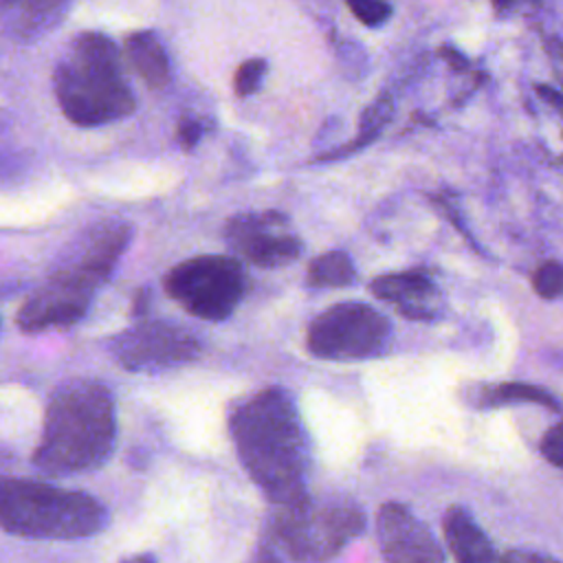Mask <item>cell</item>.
Instances as JSON below:
<instances>
[{
  "mask_svg": "<svg viewBox=\"0 0 563 563\" xmlns=\"http://www.w3.org/2000/svg\"><path fill=\"white\" fill-rule=\"evenodd\" d=\"M95 290L73 279L51 275L44 288L33 292L18 310L22 332H44L77 323L90 308Z\"/></svg>",
  "mask_w": 563,
  "mask_h": 563,
  "instance_id": "obj_12",
  "label": "cell"
},
{
  "mask_svg": "<svg viewBox=\"0 0 563 563\" xmlns=\"http://www.w3.org/2000/svg\"><path fill=\"white\" fill-rule=\"evenodd\" d=\"M264 59H246L244 64H240L235 77H233V86H235V92L240 97L244 95H251L260 88V81L264 77Z\"/></svg>",
  "mask_w": 563,
  "mask_h": 563,
  "instance_id": "obj_20",
  "label": "cell"
},
{
  "mask_svg": "<svg viewBox=\"0 0 563 563\" xmlns=\"http://www.w3.org/2000/svg\"><path fill=\"white\" fill-rule=\"evenodd\" d=\"M345 2L354 11V15L369 26H378L389 15V7L380 0H345Z\"/></svg>",
  "mask_w": 563,
  "mask_h": 563,
  "instance_id": "obj_21",
  "label": "cell"
},
{
  "mask_svg": "<svg viewBox=\"0 0 563 563\" xmlns=\"http://www.w3.org/2000/svg\"><path fill=\"white\" fill-rule=\"evenodd\" d=\"M108 523L103 504L81 490L0 477V530L26 537L70 541L101 532Z\"/></svg>",
  "mask_w": 563,
  "mask_h": 563,
  "instance_id": "obj_4",
  "label": "cell"
},
{
  "mask_svg": "<svg viewBox=\"0 0 563 563\" xmlns=\"http://www.w3.org/2000/svg\"><path fill=\"white\" fill-rule=\"evenodd\" d=\"M365 530L363 508L343 497H310L275 506L262 537L284 563H328Z\"/></svg>",
  "mask_w": 563,
  "mask_h": 563,
  "instance_id": "obj_5",
  "label": "cell"
},
{
  "mask_svg": "<svg viewBox=\"0 0 563 563\" xmlns=\"http://www.w3.org/2000/svg\"><path fill=\"white\" fill-rule=\"evenodd\" d=\"M519 402H530V405H541L552 411H561L559 398L548 391L545 387L530 385V383H499V385H477L473 387V405L477 409H490V407H504V405H519Z\"/></svg>",
  "mask_w": 563,
  "mask_h": 563,
  "instance_id": "obj_16",
  "label": "cell"
},
{
  "mask_svg": "<svg viewBox=\"0 0 563 563\" xmlns=\"http://www.w3.org/2000/svg\"><path fill=\"white\" fill-rule=\"evenodd\" d=\"M374 297L396 306L409 321H435L444 312V299L438 284L424 271L385 273L369 282Z\"/></svg>",
  "mask_w": 563,
  "mask_h": 563,
  "instance_id": "obj_13",
  "label": "cell"
},
{
  "mask_svg": "<svg viewBox=\"0 0 563 563\" xmlns=\"http://www.w3.org/2000/svg\"><path fill=\"white\" fill-rule=\"evenodd\" d=\"M249 563H284L279 552L271 545V541H266L264 537H260L257 545L253 548V554L249 559Z\"/></svg>",
  "mask_w": 563,
  "mask_h": 563,
  "instance_id": "obj_23",
  "label": "cell"
},
{
  "mask_svg": "<svg viewBox=\"0 0 563 563\" xmlns=\"http://www.w3.org/2000/svg\"><path fill=\"white\" fill-rule=\"evenodd\" d=\"M391 323L363 301H341L310 321L306 345L310 354L328 361H365L385 354Z\"/></svg>",
  "mask_w": 563,
  "mask_h": 563,
  "instance_id": "obj_7",
  "label": "cell"
},
{
  "mask_svg": "<svg viewBox=\"0 0 563 563\" xmlns=\"http://www.w3.org/2000/svg\"><path fill=\"white\" fill-rule=\"evenodd\" d=\"M130 235L132 231L125 222L95 224L62 253L51 275L99 290L114 273L130 244Z\"/></svg>",
  "mask_w": 563,
  "mask_h": 563,
  "instance_id": "obj_9",
  "label": "cell"
},
{
  "mask_svg": "<svg viewBox=\"0 0 563 563\" xmlns=\"http://www.w3.org/2000/svg\"><path fill=\"white\" fill-rule=\"evenodd\" d=\"M198 123H194V121H183L180 123V128H178V139H180V143L185 145V147H191L194 143H196V139H198Z\"/></svg>",
  "mask_w": 563,
  "mask_h": 563,
  "instance_id": "obj_25",
  "label": "cell"
},
{
  "mask_svg": "<svg viewBox=\"0 0 563 563\" xmlns=\"http://www.w3.org/2000/svg\"><path fill=\"white\" fill-rule=\"evenodd\" d=\"M163 288L189 314L224 321L244 299L249 279L240 260L231 255H198L169 268Z\"/></svg>",
  "mask_w": 563,
  "mask_h": 563,
  "instance_id": "obj_6",
  "label": "cell"
},
{
  "mask_svg": "<svg viewBox=\"0 0 563 563\" xmlns=\"http://www.w3.org/2000/svg\"><path fill=\"white\" fill-rule=\"evenodd\" d=\"M147 306H150V288H143V290H139L136 297H134L132 314H134V317H145Z\"/></svg>",
  "mask_w": 563,
  "mask_h": 563,
  "instance_id": "obj_26",
  "label": "cell"
},
{
  "mask_svg": "<svg viewBox=\"0 0 563 563\" xmlns=\"http://www.w3.org/2000/svg\"><path fill=\"white\" fill-rule=\"evenodd\" d=\"M70 0H0V31L31 42L53 31L66 15Z\"/></svg>",
  "mask_w": 563,
  "mask_h": 563,
  "instance_id": "obj_14",
  "label": "cell"
},
{
  "mask_svg": "<svg viewBox=\"0 0 563 563\" xmlns=\"http://www.w3.org/2000/svg\"><path fill=\"white\" fill-rule=\"evenodd\" d=\"M121 563H156V559H154L152 554H136V556L125 559V561H121Z\"/></svg>",
  "mask_w": 563,
  "mask_h": 563,
  "instance_id": "obj_27",
  "label": "cell"
},
{
  "mask_svg": "<svg viewBox=\"0 0 563 563\" xmlns=\"http://www.w3.org/2000/svg\"><path fill=\"white\" fill-rule=\"evenodd\" d=\"M356 282V268L347 253L328 251L314 257L306 271V286L310 288H345Z\"/></svg>",
  "mask_w": 563,
  "mask_h": 563,
  "instance_id": "obj_18",
  "label": "cell"
},
{
  "mask_svg": "<svg viewBox=\"0 0 563 563\" xmlns=\"http://www.w3.org/2000/svg\"><path fill=\"white\" fill-rule=\"evenodd\" d=\"M114 442L112 391L92 378H70L48 398L33 464L51 477L88 473L112 455Z\"/></svg>",
  "mask_w": 563,
  "mask_h": 563,
  "instance_id": "obj_2",
  "label": "cell"
},
{
  "mask_svg": "<svg viewBox=\"0 0 563 563\" xmlns=\"http://www.w3.org/2000/svg\"><path fill=\"white\" fill-rule=\"evenodd\" d=\"M376 537L387 563H444L435 534L400 501H385L378 508Z\"/></svg>",
  "mask_w": 563,
  "mask_h": 563,
  "instance_id": "obj_11",
  "label": "cell"
},
{
  "mask_svg": "<svg viewBox=\"0 0 563 563\" xmlns=\"http://www.w3.org/2000/svg\"><path fill=\"white\" fill-rule=\"evenodd\" d=\"M532 286L539 297L543 299H556L563 290V268L556 260L543 262L532 277Z\"/></svg>",
  "mask_w": 563,
  "mask_h": 563,
  "instance_id": "obj_19",
  "label": "cell"
},
{
  "mask_svg": "<svg viewBox=\"0 0 563 563\" xmlns=\"http://www.w3.org/2000/svg\"><path fill=\"white\" fill-rule=\"evenodd\" d=\"M229 433L244 471L273 506L308 495L310 440L297 402L284 387H266L238 402L229 416Z\"/></svg>",
  "mask_w": 563,
  "mask_h": 563,
  "instance_id": "obj_1",
  "label": "cell"
},
{
  "mask_svg": "<svg viewBox=\"0 0 563 563\" xmlns=\"http://www.w3.org/2000/svg\"><path fill=\"white\" fill-rule=\"evenodd\" d=\"M541 455L556 468H563V424L554 422L541 438Z\"/></svg>",
  "mask_w": 563,
  "mask_h": 563,
  "instance_id": "obj_22",
  "label": "cell"
},
{
  "mask_svg": "<svg viewBox=\"0 0 563 563\" xmlns=\"http://www.w3.org/2000/svg\"><path fill=\"white\" fill-rule=\"evenodd\" d=\"M62 112L77 125H101L128 117L134 97L121 77V57L101 33L77 35L53 73Z\"/></svg>",
  "mask_w": 563,
  "mask_h": 563,
  "instance_id": "obj_3",
  "label": "cell"
},
{
  "mask_svg": "<svg viewBox=\"0 0 563 563\" xmlns=\"http://www.w3.org/2000/svg\"><path fill=\"white\" fill-rule=\"evenodd\" d=\"M286 218L275 211L242 213L227 222V244L253 266L282 268L292 264L301 251V240L286 231Z\"/></svg>",
  "mask_w": 563,
  "mask_h": 563,
  "instance_id": "obj_10",
  "label": "cell"
},
{
  "mask_svg": "<svg viewBox=\"0 0 563 563\" xmlns=\"http://www.w3.org/2000/svg\"><path fill=\"white\" fill-rule=\"evenodd\" d=\"M125 55L150 88H165L169 84V62L156 35L147 31L132 33L125 40Z\"/></svg>",
  "mask_w": 563,
  "mask_h": 563,
  "instance_id": "obj_17",
  "label": "cell"
},
{
  "mask_svg": "<svg viewBox=\"0 0 563 563\" xmlns=\"http://www.w3.org/2000/svg\"><path fill=\"white\" fill-rule=\"evenodd\" d=\"M114 361L136 374H158L196 361L202 352L200 339L172 321L141 319L132 328L110 339Z\"/></svg>",
  "mask_w": 563,
  "mask_h": 563,
  "instance_id": "obj_8",
  "label": "cell"
},
{
  "mask_svg": "<svg viewBox=\"0 0 563 563\" xmlns=\"http://www.w3.org/2000/svg\"><path fill=\"white\" fill-rule=\"evenodd\" d=\"M504 563H559V561L532 550H510L508 554H504Z\"/></svg>",
  "mask_w": 563,
  "mask_h": 563,
  "instance_id": "obj_24",
  "label": "cell"
},
{
  "mask_svg": "<svg viewBox=\"0 0 563 563\" xmlns=\"http://www.w3.org/2000/svg\"><path fill=\"white\" fill-rule=\"evenodd\" d=\"M442 530L457 563H504V556L464 506L455 504L444 512Z\"/></svg>",
  "mask_w": 563,
  "mask_h": 563,
  "instance_id": "obj_15",
  "label": "cell"
}]
</instances>
